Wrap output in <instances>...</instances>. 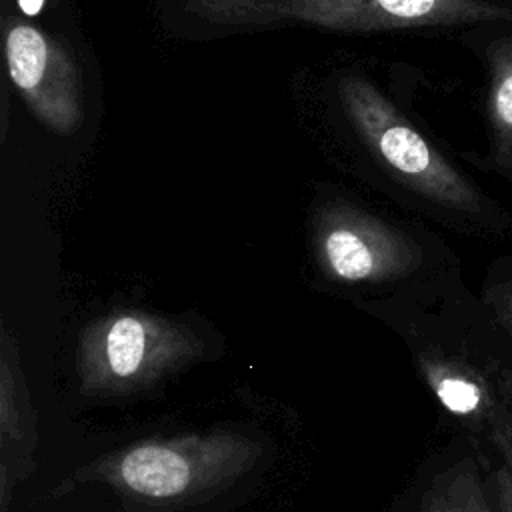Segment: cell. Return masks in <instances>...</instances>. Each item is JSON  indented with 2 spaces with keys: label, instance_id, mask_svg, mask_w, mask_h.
I'll return each mask as SVG.
<instances>
[{
  "label": "cell",
  "instance_id": "obj_2",
  "mask_svg": "<svg viewBox=\"0 0 512 512\" xmlns=\"http://www.w3.org/2000/svg\"><path fill=\"white\" fill-rule=\"evenodd\" d=\"M194 22L238 30L300 24L338 32L468 30L512 20V0H182Z\"/></svg>",
  "mask_w": 512,
  "mask_h": 512
},
{
  "label": "cell",
  "instance_id": "obj_13",
  "mask_svg": "<svg viewBox=\"0 0 512 512\" xmlns=\"http://www.w3.org/2000/svg\"><path fill=\"white\" fill-rule=\"evenodd\" d=\"M504 394H506V402H508V406H510V410H512V372H510V374H508V378H506Z\"/></svg>",
  "mask_w": 512,
  "mask_h": 512
},
{
  "label": "cell",
  "instance_id": "obj_4",
  "mask_svg": "<svg viewBox=\"0 0 512 512\" xmlns=\"http://www.w3.org/2000/svg\"><path fill=\"white\" fill-rule=\"evenodd\" d=\"M196 348L194 334L168 318L138 310L112 312L82 334V374L98 388H128L160 376Z\"/></svg>",
  "mask_w": 512,
  "mask_h": 512
},
{
  "label": "cell",
  "instance_id": "obj_7",
  "mask_svg": "<svg viewBox=\"0 0 512 512\" xmlns=\"http://www.w3.org/2000/svg\"><path fill=\"white\" fill-rule=\"evenodd\" d=\"M460 40L480 62L484 76L486 150L468 154V160L512 186V20L468 28Z\"/></svg>",
  "mask_w": 512,
  "mask_h": 512
},
{
  "label": "cell",
  "instance_id": "obj_3",
  "mask_svg": "<svg viewBox=\"0 0 512 512\" xmlns=\"http://www.w3.org/2000/svg\"><path fill=\"white\" fill-rule=\"evenodd\" d=\"M314 256L340 282H390L426 264V246L410 232L348 202H330L314 216Z\"/></svg>",
  "mask_w": 512,
  "mask_h": 512
},
{
  "label": "cell",
  "instance_id": "obj_12",
  "mask_svg": "<svg viewBox=\"0 0 512 512\" xmlns=\"http://www.w3.org/2000/svg\"><path fill=\"white\" fill-rule=\"evenodd\" d=\"M18 4H20V8H22L24 14L32 16V14H36V12L42 8L44 0H18Z\"/></svg>",
  "mask_w": 512,
  "mask_h": 512
},
{
  "label": "cell",
  "instance_id": "obj_11",
  "mask_svg": "<svg viewBox=\"0 0 512 512\" xmlns=\"http://www.w3.org/2000/svg\"><path fill=\"white\" fill-rule=\"evenodd\" d=\"M496 452H498V458L506 464V468L510 472V478H512V428L498 440Z\"/></svg>",
  "mask_w": 512,
  "mask_h": 512
},
{
  "label": "cell",
  "instance_id": "obj_10",
  "mask_svg": "<svg viewBox=\"0 0 512 512\" xmlns=\"http://www.w3.org/2000/svg\"><path fill=\"white\" fill-rule=\"evenodd\" d=\"M494 486H496V512H512V478L506 464L498 458L494 468Z\"/></svg>",
  "mask_w": 512,
  "mask_h": 512
},
{
  "label": "cell",
  "instance_id": "obj_1",
  "mask_svg": "<svg viewBox=\"0 0 512 512\" xmlns=\"http://www.w3.org/2000/svg\"><path fill=\"white\" fill-rule=\"evenodd\" d=\"M338 98L368 152L438 220L492 244L512 234V210L448 158L370 80L344 76Z\"/></svg>",
  "mask_w": 512,
  "mask_h": 512
},
{
  "label": "cell",
  "instance_id": "obj_5",
  "mask_svg": "<svg viewBox=\"0 0 512 512\" xmlns=\"http://www.w3.org/2000/svg\"><path fill=\"white\" fill-rule=\"evenodd\" d=\"M8 76L32 114L58 134L84 120V84L68 42L20 18L4 20Z\"/></svg>",
  "mask_w": 512,
  "mask_h": 512
},
{
  "label": "cell",
  "instance_id": "obj_8",
  "mask_svg": "<svg viewBox=\"0 0 512 512\" xmlns=\"http://www.w3.org/2000/svg\"><path fill=\"white\" fill-rule=\"evenodd\" d=\"M490 462L478 450L442 470L424 494L420 512H496V486L484 474Z\"/></svg>",
  "mask_w": 512,
  "mask_h": 512
},
{
  "label": "cell",
  "instance_id": "obj_6",
  "mask_svg": "<svg viewBox=\"0 0 512 512\" xmlns=\"http://www.w3.org/2000/svg\"><path fill=\"white\" fill-rule=\"evenodd\" d=\"M238 444L220 440L148 442L124 452L118 460V478L134 494L170 500L220 476L226 462H240Z\"/></svg>",
  "mask_w": 512,
  "mask_h": 512
},
{
  "label": "cell",
  "instance_id": "obj_9",
  "mask_svg": "<svg viewBox=\"0 0 512 512\" xmlns=\"http://www.w3.org/2000/svg\"><path fill=\"white\" fill-rule=\"evenodd\" d=\"M486 308L512 336V250L490 260L480 282V294Z\"/></svg>",
  "mask_w": 512,
  "mask_h": 512
}]
</instances>
